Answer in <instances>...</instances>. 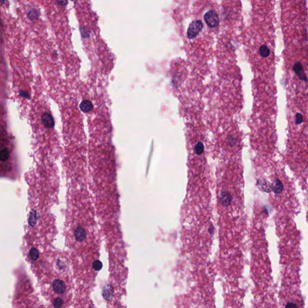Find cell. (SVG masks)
<instances>
[{"label": "cell", "instance_id": "6da1fadb", "mask_svg": "<svg viewBox=\"0 0 308 308\" xmlns=\"http://www.w3.org/2000/svg\"><path fill=\"white\" fill-rule=\"evenodd\" d=\"M204 28L203 22L200 20L193 21L191 23L187 29V37L190 39H193L198 36Z\"/></svg>", "mask_w": 308, "mask_h": 308}, {"label": "cell", "instance_id": "277c9868", "mask_svg": "<svg viewBox=\"0 0 308 308\" xmlns=\"http://www.w3.org/2000/svg\"><path fill=\"white\" fill-rule=\"evenodd\" d=\"M42 121L45 126L48 128H52L54 126V119L48 113H45L42 115Z\"/></svg>", "mask_w": 308, "mask_h": 308}, {"label": "cell", "instance_id": "5bb4252c", "mask_svg": "<svg viewBox=\"0 0 308 308\" xmlns=\"http://www.w3.org/2000/svg\"><path fill=\"white\" fill-rule=\"evenodd\" d=\"M92 267H93V268L96 271H99L103 267V264L100 261L96 260L93 262Z\"/></svg>", "mask_w": 308, "mask_h": 308}, {"label": "cell", "instance_id": "8fae6325", "mask_svg": "<svg viewBox=\"0 0 308 308\" xmlns=\"http://www.w3.org/2000/svg\"><path fill=\"white\" fill-rule=\"evenodd\" d=\"M259 54L263 57H268L270 54V50L267 45H263L259 48Z\"/></svg>", "mask_w": 308, "mask_h": 308}, {"label": "cell", "instance_id": "7c38bea8", "mask_svg": "<svg viewBox=\"0 0 308 308\" xmlns=\"http://www.w3.org/2000/svg\"><path fill=\"white\" fill-rule=\"evenodd\" d=\"M29 256L32 261H36L39 256V253L36 248L33 247L29 250Z\"/></svg>", "mask_w": 308, "mask_h": 308}, {"label": "cell", "instance_id": "4fadbf2b", "mask_svg": "<svg viewBox=\"0 0 308 308\" xmlns=\"http://www.w3.org/2000/svg\"><path fill=\"white\" fill-rule=\"evenodd\" d=\"M9 157V152L7 149H3L1 152V160L2 162H5Z\"/></svg>", "mask_w": 308, "mask_h": 308}, {"label": "cell", "instance_id": "9a60e30c", "mask_svg": "<svg viewBox=\"0 0 308 308\" xmlns=\"http://www.w3.org/2000/svg\"><path fill=\"white\" fill-rule=\"evenodd\" d=\"M204 145L202 143L200 142H199L196 145V147H195V151H196V153L198 155H200V154H202V152L204 151Z\"/></svg>", "mask_w": 308, "mask_h": 308}, {"label": "cell", "instance_id": "ac0fdd59", "mask_svg": "<svg viewBox=\"0 0 308 308\" xmlns=\"http://www.w3.org/2000/svg\"><path fill=\"white\" fill-rule=\"evenodd\" d=\"M60 5L61 6H66L67 4V0H57Z\"/></svg>", "mask_w": 308, "mask_h": 308}, {"label": "cell", "instance_id": "3957f363", "mask_svg": "<svg viewBox=\"0 0 308 308\" xmlns=\"http://www.w3.org/2000/svg\"><path fill=\"white\" fill-rule=\"evenodd\" d=\"M52 288L56 293L63 294L65 292L66 286L63 281L60 279H56L52 283Z\"/></svg>", "mask_w": 308, "mask_h": 308}, {"label": "cell", "instance_id": "52a82bcc", "mask_svg": "<svg viewBox=\"0 0 308 308\" xmlns=\"http://www.w3.org/2000/svg\"><path fill=\"white\" fill-rule=\"evenodd\" d=\"M81 111L85 113L90 112L93 109V104L88 100H84L80 105Z\"/></svg>", "mask_w": 308, "mask_h": 308}, {"label": "cell", "instance_id": "7a4b0ae2", "mask_svg": "<svg viewBox=\"0 0 308 308\" xmlns=\"http://www.w3.org/2000/svg\"><path fill=\"white\" fill-rule=\"evenodd\" d=\"M204 19L207 26L210 28L217 27L220 22L219 16L214 10H210L206 12L204 16Z\"/></svg>", "mask_w": 308, "mask_h": 308}, {"label": "cell", "instance_id": "30bf717a", "mask_svg": "<svg viewBox=\"0 0 308 308\" xmlns=\"http://www.w3.org/2000/svg\"><path fill=\"white\" fill-rule=\"evenodd\" d=\"M258 185H259V189H261L262 190L265 191L266 192H270L272 190L271 184H269L264 180H259Z\"/></svg>", "mask_w": 308, "mask_h": 308}, {"label": "cell", "instance_id": "e0dca14e", "mask_svg": "<svg viewBox=\"0 0 308 308\" xmlns=\"http://www.w3.org/2000/svg\"><path fill=\"white\" fill-rule=\"evenodd\" d=\"M303 122V116L300 114H297L295 116V123L297 124H301Z\"/></svg>", "mask_w": 308, "mask_h": 308}, {"label": "cell", "instance_id": "d6986e66", "mask_svg": "<svg viewBox=\"0 0 308 308\" xmlns=\"http://www.w3.org/2000/svg\"><path fill=\"white\" fill-rule=\"evenodd\" d=\"M297 305L294 304V303H288L285 306V307H297Z\"/></svg>", "mask_w": 308, "mask_h": 308}, {"label": "cell", "instance_id": "8992f818", "mask_svg": "<svg viewBox=\"0 0 308 308\" xmlns=\"http://www.w3.org/2000/svg\"><path fill=\"white\" fill-rule=\"evenodd\" d=\"M271 187H272V190L276 194L281 193L284 190V185L282 182L278 179H276L274 181L273 183L271 184Z\"/></svg>", "mask_w": 308, "mask_h": 308}, {"label": "cell", "instance_id": "9c48e42d", "mask_svg": "<svg viewBox=\"0 0 308 308\" xmlns=\"http://www.w3.org/2000/svg\"><path fill=\"white\" fill-rule=\"evenodd\" d=\"M220 200L224 205L227 206L229 204V203L231 201V197L229 193L226 191L221 193L220 195Z\"/></svg>", "mask_w": 308, "mask_h": 308}, {"label": "cell", "instance_id": "ba28073f", "mask_svg": "<svg viewBox=\"0 0 308 308\" xmlns=\"http://www.w3.org/2000/svg\"><path fill=\"white\" fill-rule=\"evenodd\" d=\"M294 70L295 72V73L299 76V77L300 78L301 80H305L306 79L305 74L304 73V71L303 69V67L300 63H297L294 65Z\"/></svg>", "mask_w": 308, "mask_h": 308}, {"label": "cell", "instance_id": "5b68a950", "mask_svg": "<svg viewBox=\"0 0 308 308\" xmlns=\"http://www.w3.org/2000/svg\"><path fill=\"white\" fill-rule=\"evenodd\" d=\"M74 237L75 240L79 242L84 241L86 237V230L83 227H77L74 232Z\"/></svg>", "mask_w": 308, "mask_h": 308}, {"label": "cell", "instance_id": "2e32d148", "mask_svg": "<svg viewBox=\"0 0 308 308\" xmlns=\"http://www.w3.org/2000/svg\"><path fill=\"white\" fill-rule=\"evenodd\" d=\"M63 301L62 300V299L58 297L54 299V300L53 301V305L55 308H60L63 306Z\"/></svg>", "mask_w": 308, "mask_h": 308}]
</instances>
